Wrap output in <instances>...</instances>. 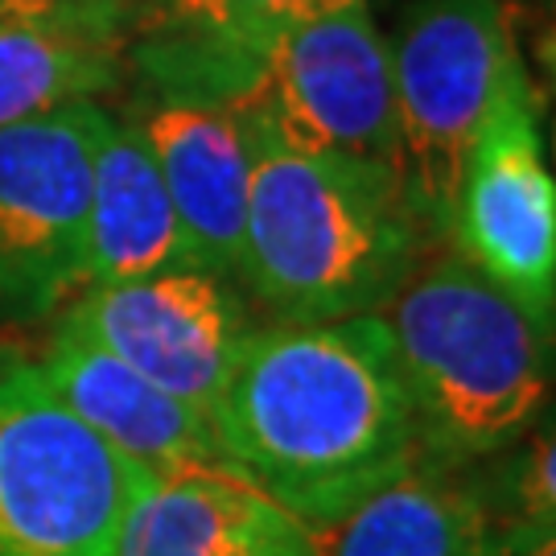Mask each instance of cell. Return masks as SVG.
<instances>
[{
    "instance_id": "6da1fadb",
    "label": "cell",
    "mask_w": 556,
    "mask_h": 556,
    "mask_svg": "<svg viewBox=\"0 0 556 556\" xmlns=\"http://www.w3.org/2000/svg\"><path fill=\"white\" fill-rule=\"evenodd\" d=\"M211 425L227 475L318 536L420 462L413 400L379 314L256 326Z\"/></svg>"
},
{
    "instance_id": "7a4b0ae2",
    "label": "cell",
    "mask_w": 556,
    "mask_h": 556,
    "mask_svg": "<svg viewBox=\"0 0 556 556\" xmlns=\"http://www.w3.org/2000/svg\"><path fill=\"white\" fill-rule=\"evenodd\" d=\"M256 140L236 285L273 321L383 314L445 243L396 165Z\"/></svg>"
},
{
    "instance_id": "3957f363",
    "label": "cell",
    "mask_w": 556,
    "mask_h": 556,
    "mask_svg": "<svg viewBox=\"0 0 556 556\" xmlns=\"http://www.w3.org/2000/svg\"><path fill=\"white\" fill-rule=\"evenodd\" d=\"M413 400L420 457L475 466L548 417L553 334L441 243L379 314Z\"/></svg>"
},
{
    "instance_id": "277c9868",
    "label": "cell",
    "mask_w": 556,
    "mask_h": 556,
    "mask_svg": "<svg viewBox=\"0 0 556 556\" xmlns=\"http://www.w3.org/2000/svg\"><path fill=\"white\" fill-rule=\"evenodd\" d=\"M248 59L202 41L140 34L128 54V103L116 116L140 137L186 227L194 268L236 280L256 169V128L243 112Z\"/></svg>"
},
{
    "instance_id": "5b68a950",
    "label": "cell",
    "mask_w": 556,
    "mask_h": 556,
    "mask_svg": "<svg viewBox=\"0 0 556 556\" xmlns=\"http://www.w3.org/2000/svg\"><path fill=\"white\" fill-rule=\"evenodd\" d=\"M144 482L50 392L34 358L0 351V556H116Z\"/></svg>"
},
{
    "instance_id": "8992f818",
    "label": "cell",
    "mask_w": 556,
    "mask_h": 556,
    "mask_svg": "<svg viewBox=\"0 0 556 556\" xmlns=\"http://www.w3.org/2000/svg\"><path fill=\"white\" fill-rule=\"evenodd\" d=\"M396 91V174L441 239L482 124L516 75L498 0H413L388 38Z\"/></svg>"
},
{
    "instance_id": "52a82bcc",
    "label": "cell",
    "mask_w": 556,
    "mask_h": 556,
    "mask_svg": "<svg viewBox=\"0 0 556 556\" xmlns=\"http://www.w3.org/2000/svg\"><path fill=\"white\" fill-rule=\"evenodd\" d=\"M239 100L256 137L285 149L396 165L392 54L367 0L264 41L248 59Z\"/></svg>"
},
{
    "instance_id": "ba28073f",
    "label": "cell",
    "mask_w": 556,
    "mask_h": 556,
    "mask_svg": "<svg viewBox=\"0 0 556 556\" xmlns=\"http://www.w3.org/2000/svg\"><path fill=\"white\" fill-rule=\"evenodd\" d=\"M108 119L103 103L87 100L0 124V330L46 326L79 298Z\"/></svg>"
},
{
    "instance_id": "9c48e42d",
    "label": "cell",
    "mask_w": 556,
    "mask_h": 556,
    "mask_svg": "<svg viewBox=\"0 0 556 556\" xmlns=\"http://www.w3.org/2000/svg\"><path fill=\"white\" fill-rule=\"evenodd\" d=\"M466 264L516 298L540 330L556 318V186L540 137L536 91L523 71L507 79L457 181L450 236Z\"/></svg>"
},
{
    "instance_id": "30bf717a",
    "label": "cell",
    "mask_w": 556,
    "mask_h": 556,
    "mask_svg": "<svg viewBox=\"0 0 556 556\" xmlns=\"http://www.w3.org/2000/svg\"><path fill=\"white\" fill-rule=\"evenodd\" d=\"M62 321L202 417L215 413L239 351L256 330L252 301L236 280L202 268L87 285Z\"/></svg>"
},
{
    "instance_id": "8fae6325",
    "label": "cell",
    "mask_w": 556,
    "mask_h": 556,
    "mask_svg": "<svg viewBox=\"0 0 556 556\" xmlns=\"http://www.w3.org/2000/svg\"><path fill=\"white\" fill-rule=\"evenodd\" d=\"M140 29V0H0V124L103 103Z\"/></svg>"
},
{
    "instance_id": "7c38bea8",
    "label": "cell",
    "mask_w": 556,
    "mask_h": 556,
    "mask_svg": "<svg viewBox=\"0 0 556 556\" xmlns=\"http://www.w3.org/2000/svg\"><path fill=\"white\" fill-rule=\"evenodd\" d=\"M38 376L103 445H112L144 478L227 470L211 417L161 392L62 318L50 334V351L38 358Z\"/></svg>"
},
{
    "instance_id": "4fadbf2b",
    "label": "cell",
    "mask_w": 556,
    "mask_h": 556,
    "mask_svg": "<svg viewBox=\"0 0 556 556\" xmlns=\"http://www.w3.org/2000/svg\"><path fill=\"white\" fill-rule=\"evenodd\" d=\"M321 556H507L519 544L482 466L420 457L321 532Z\"/></svg>"
},
{
    "instance_id": "5bb4252c",
    "label": "cell",
    "mask_w": 556,
    "mask_h": 556,
    "mask_svg": "<svg viewBox=\"0 0 556 556\" xmlns=\"http://www.w3.org/2000/svg\"><path fill=\"white\" fill-rule=\"evenodd\" d=\"M116 556H321L309 523L227 470L149 478Z\"/></svg>"
},
{
    "instance_id": "9a60e30c",
    "label": "cell",
    "mask_w": 556,
    "mask_h": 556,
    "mask_svg": "<svg viewBox=\"0 0 556 556\" xmlns=\"http://www.w3.org/2000/svg\"><path fill=\"white\" fill-rule=\"evenodd\" d=\"M174 268H194L178 206L169 199L149 149L112 112L91 169L83 289L157 277Z\"/></svg>"
},
{
    "instance_id": "2e32d148",
    "label": "cell",
    "mask_w": 556,
    "mask_h": 556,
    "mask_svg": "<svg viewBox=\"0 0 556 556\" xmlns=\"http://www.w3.org/2000/svg\"><path fill=\"white\" fill-rule=\"evenodd\" d=\"M342 4L351 0H140L144 9L140 34H169L252 59L280 29L334 13Z\"/></svg>"
},
{
    "instance_id": "e0dca14e",
    "label": "cell",
    "mask_w": 556,
    "mask_h": 556,
    "mask_svg": "<svg viewBox=\"0 0 556 556\" xmlns=\"http://www.w3.org/2000/svg\"><path fill=\"white\" fill-rule=\"evenodd\" d=\"M507 556H556V536H540L532 540V544H523V548H516V553Z\"/></svg>"
}]
</instances>
